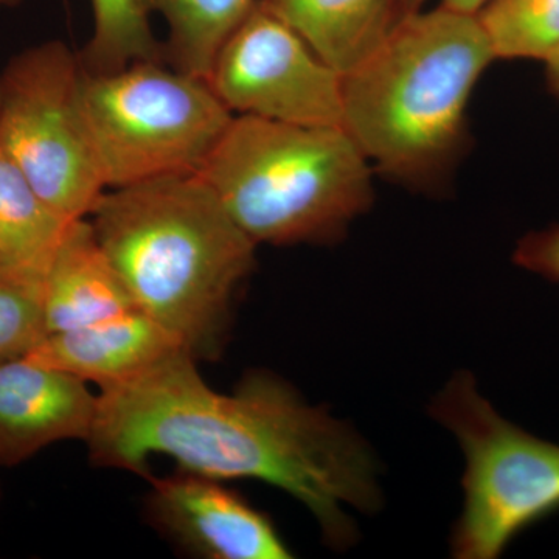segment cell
<instances>
[{
	"instance_id": "obj_1",
	"label": "cell",
	"mask_w": 559,
	"mask_h": 559,
	"mask_svg": "<svg viewBox=\"0 0 559 559\" xmlns=\"http://www.w3.org/2000/svg\"><path fill=\"white\" fill-rule=\"evenodd\" d=\"M86 443L102 468L150 476V459L165 455L212 479L266 481L304 503L337 549L355 539L345 507L380 503L373 457L344 423L264 371L216 392L187 352L102 390Z\"/></svg>"
},
{
	"instance_id": "obj_2",
	"label": "cell",
	"mask_w": 559,
	"mask_h": 559,
	"mask_svg": "<svg viewBox=\"0 0 559 559\" xmlns=\"http://www.w3.org/2000/svg\"><path fill=\"white\" fill-rule=\"evenodd\" d=\"M87 219L135 308L194 359L219 355L257 245L209 183L183 175L109 189Z\"/></svg>"
},
{
	"instance_id": "obj_3",
	"label": "cell",
	"mask_w": 559,
	"mask_h": 559,
	"mask_svg": "<svg viewBox=\"0 0 559 559\" xmlns=\"http://www.w3.org/2000/svg\"><path fill=\"white\" fill-rule=\"evenodd\" d=\"M495 60L476 14L417 11L344 75V130L390 178L432 182L457 157L471 94Z\"/></svg>"
},
{
	"instance_id": "obj_4",
	"label": "cell",
	"mask_w": 559,
	"mask_h": 559,
	"mask_svg": "<svg viewBox=\"0 0 559 559\" xmlns=\"http://www.w3.org/2000/svg\"><path fill=\"white\" fill-rule=\"evenodd\" d=\"M200 176L255 245L334 240L373 202L370 162L344 128L234 116Z\"/></svg>"
},
{
	"instance_id": "obj_5",
	"label": "cell",
	"mask_w": 559,
	"mask_h": 559,
	"mask_svg": "<svg viewBox=\"0 0 559 559\" xmlns=\"http://www.w3.org/2000/svg\"><path fill=\"white\" fill-rule=\"evenodd\" d=\"M80 100L108 190L200 175L235 116L207 80L164 60L105 73L83 69Z\"/></svg>"
},
{
	"instance_id": "obj_6",
	"label": "cell",
	"mask_w": 559,
	"mask_h": 559,
	"mask_svg": "<svg viewBox=\"0 0 559 559\" xmlns=\"http://www.w3.org/2000/svg\"><path fill=\"white\" fill-rule=\"evenodd\" d=\"M430 412L465 452L455 558H498L521 532L559 510V444L500 417L469 373L455 374Z\"/></svg>"
},
{
	"instance_id": "obj_7",
	"label": "cell",
	"mask_w": 559,
	"mask_h": 559,
	"mask_svg": "<svg viewBox=\"0 0 559 559\" xmlns=\"http://www.w3.org/2000/svg\"><path fill=\"white\" fill-rule=\"evenodd\" d=\"M81 72L80 55L47 40L0 75V150L69 221L90 218L108 190L81 109Z\"/></svg>"
},
{
	"instance_id": "obj_8",
	"label": "cell",
	"mask_w": 559,
	"mask_h": 559,
	"mask_svg": "<svg viewBox=\"0 0 559 559\" xmlns=\"http://www.w3.org/2000/svg\"><path fill=\"white\" fill-rule=\"evenodd\" d=\"M207 81L235 116L344 128V76L260 2L221 47Z\"/></svg>"
},
{
	"instance_id": "obj_9",
	"label": "cell",
	"mask_w": 559,
	"mask_h": 559,
	"mask_svg": "<svg viewBox=\"0 0 559 559\" xmlns=\"http://www.w3.org/2000/svg\"><path fill=\"white\" fill-rule=\"evenodd\" d=\"M151 520L194 557L288 559L293 551L274 522L223 481L180 471L148 476Z\"/></svg>"
},
{
	"instance_id": "obj_10",
	"label": "cell",
	"mask_w": 559,
	"mask_h": 559,
	"mask_svg": "<svg viewBox=\"0 0 559 559\" xmlns=\"http://www.w3.org/2000/svg\"><path fill=\"white\" fill-rule=\"evenodd\" d=\"M98 395L87 382L28 358L0 362V465L14 466L50 444L90 440Z\"/></svg>"
},
{
	"instance_id": "obj_11",
	"label": "cell",
	"mask_w": 559,
	"mask_h": 559,
	"mask_svg": "<svg viewBox=\"0 0 559 559\" xmlns=\"http://www.w3.org/2000/svg\"><path fill=\"white\" fill-rule=\"evenodd\" d=\"M182 352L187 349L175 334L132 310L94 325L47 334L25 358L105 390L135 380Z\"/></svg>"
},
{
	"instance_id": "obj_12",
	"label": "cell",
	"mask_w": 559,
	"mask_h": 559,
	"mask_svg": "<svg viewBox=\"0 0 559 559\" xmlns=\"http://www.w3.org/2000/svg\"><path fill=\"white\" fill-rule=\"evenodd\" d=\"M47 334L94 325L135 308L90 219L70 226L43 282Z\"/></svg>"
},
{
	"instance_id": "obj_13",
	"label": "cell",
	"mask_w": 559,
	"mask_h": 559,
	"mask_svg": "<svg viewBox=\"0 0 559 559\" xmlns=\"http://www.w3.org/2000/svg\"><path fill=\"white\" fill-rule=\"evenodd\" d=\"M342 76L367 60L403 21L400 0H260Z\"/></svg>"
},
{
	"instance_id": "obj_14",
	"label": "cell",
	"mask_w": 559,
	"mask_h": 559,
	"mask_svg": "<svg viewBox=\"0 0 559 559\" xmlns=\"http://www.w3.org/2000/svg\"><path fill=\"white\" fill-rule=\"evenodd\" d=\"M73 223L0 150V275L43 286Z\"/></svg>"
},
{
	"instance_id": "obj_15",
	"label": "cell",
	"mask_w": 559,
	"mask_h": 559,
	"mask_svg": "<svg viewBox=\"0 0 559 559\" xmlns=\"http://www.w3.org/2000/svg\"><path fill=\"white\" fill-rule=\"evenodd\" d=\"M168 25L164 60L171 68L207 80L221 47L260 0H146Z\"/></svg>"
},
{
	"instance_id": "obj_16",
	"label": "cell",
	"mask_w": 559,
	"mask_h": 559,
	"mask_svg": "<svg viewBox=\"0 0 559 559\" xmlns=\"http://www.w3.org/2000/svg\"><path fill=\"white\" fill-rule=\"evenodd\" d=\"M94 33L81 66L87 72L105 73L135 61L164 60V46L151 28L146 0H91ZM165 61V60H164Z\"/></svg>"
},
{
	"instance_id": "obj_17",
	"label": "cell",
	"mask_w": 559,
	"mask_h": 559,
	"mask_svg": "<svg viewBox=\"0 0 559 559\" xmlns=\"http://www.w3.org/2000/svg\"><path fill=\"white\" fill-rule=\"evenodd\" d=\"M476 16L496 60L546 61L559 47V0H488Z\"/></svg>"
},
{
	"instance_id": "obj_18",
	"label": "cell",
	"mask_w": 559,
	"mask_h": 559,
	"mask_svg": "<svg viewBox=\"0 0 559 559\" xmlns=\"http://www.w3.org/2000/svg\"><path fill=\"white\" fill-rule=\"evenodd\" d=\"M46 336L43 286L0 275V362L24 358Z\"/></svg>"
},
{
	"instance_id": "obj_19",
	"label": "cell",
	"mask_w": 559,
	"mask_h": 559,
	"mask_svg": "<svg viewBox=\"0 0 559 559\" xmlns=\"http://www.w3.org/2000/svg\"><path fill=\"white\" fill-rule=\"evenodd\" d=\"M513 260L518 266L559 283V226L525 235Z\"/></svg>"
},
{
	"instance_id": "obj_20",
	"label": "cell",
	"mask_w": 559,
	"mask_h": 559,
	"mask_svg": "<svg viewBox=\"0 0 559 559\" xmlns=\"http://www.w3.org/2000/svg\"><path fill=\"white\" fill-rule=\"evenodd\" d=\"M426 0H400L401 16L403 20L409 17L411 14L421 11L423 3ZM488 0H441V5L448 9L463 11V13L476 14Z\"/></svg>"
},
{
	"instance_id": "obj_21",
	"label": "cell",
	"mask_w": 559,
	"mask_h": 559,
	"mask_svg": "<svg viewBox=\"0 0 559 559\" xmlns=\"http://www.w3.org/2000/svg\"><path fill=\"white\" fill-rule=\"evenodd\" d=\"M547 83L551 92L559 98V47L546 61Z\"/></svg>"
},
{
	"instance_id": "obj_22",
	"label": "cell",
	"mask_w": 559,
	"mask_h": 559,
	"mask_svg": "<svg viewBox=\"0 0 559 559\" xmlns=\"http://www.w3.org/2000/svg\"><path fill=\"white\" fill-rule=\"evenodd\" d=\"M22 0H0V7H16Z\"/></svg>"
},
{
	"instance_id": "obj_23",
	"label": "cell",
	"mask_w": 559,
	"mask_h": 559,
	"mask_svg": "<svg viewBox=\"0 0 559 559\" xmlns=\"http://www.w3.org/2000/svg\"><path fill=\"white\" fill-rule=\"evenodd\" d=\"M0 95H2V81H0Z\"/></svg>"
}]
</instances>
